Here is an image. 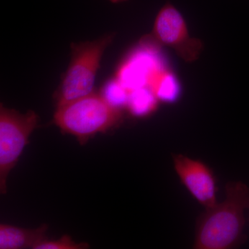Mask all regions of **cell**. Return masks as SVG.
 I'll list each match as a JSON object with an SVG mask.
<instances>
[{"instance_id":"obj_12","label":"cell","mask_w":249,"mask_h":249,"mask_svg":"<svg viewBox=\"0 0 249 249\" xmlns=\"http://www.w3.org/2000/svg\"><path fill=\"white\" fill-rule=\"evenodd\" d=\"M89 248L85 243H76L70 236L63 235L56 240H44L35 246L34 249H83Z\"/></svg>"},{"instance_id":"obj_13","label":"cell","mask_w":249,"mask_h":249,"mask_svg":"<svg viewBox=\"0 0 249 249\" xmlns=\"http://www.w3.org/2000/svg\"><path fill=\"white\" fill-rule=\"evenodd\" d=\"M108 1H110L111 3H114V4H116V3L123 2V1H128V0H108Z\"/></svg>"},{"instance_id":"obj_3","label":"cell","mask_w":249,"mask_h":249,"mask_svg":"<svg viewBox=\"0 0 249 249\" xmlns=\"http://www.w3.org/2000/svg\"><path fill=\"white\" fill-rule=\"evenodd\" d=\"M113 37V35H107L91 42L72 45L70 66L55 93L58 106L93 93L101 58Z\"/></svg>"},{"instance_id":"obj_2","label":"cell","mask_w":249,"mask_h":249,"mask_svg":"<svg viewBox=\"0 0 249 249\" xmlns=\"http://www.w3.org/2000/svg\"><path fill=\"white\" fill-rule=\"evenodd\" d=\"M121 117L120 109L111 107L101 94L93 92L58 106L53 121L83 144L95 134L119 124Z\"/></svg>"},{"instance_id":"obj_1","label":"cell","mask_w":249,"mask_h":249,"mask_svg":"<svg viewBox=\"0 0 249 249\" xmlns=\"http://www.w3.org/2000/svg\"><path fill=\"white\" fill-rule=\"evenodd\" d=\"M249 209V187L242 181L226 186V198L206 209L196 222L194 249H231L245 240V213Z\"/></svg>"},{"instance_id":"obj_10","label":"cell","mask_w":249,"mask_h":249,"mask_svg":"<svg viewBox=\"0 0 249 249\" xmlns=\"http://www.w3.org/2000/svg\"><path fill=\"white\" fill-rule=\"evenodd\" d=\"M159 102L152 90L143 87L129 91L126 107L134 117H145L157 109Z\"/></svg>"},{"instance_id":"obj_4","label":"cell","mask_w":249,"mask_h":249,"mask_svg":"<svg viewBox=\"0 0 249 249\" xmlns=\"http://www.w3.org/2000/svg\"><path fill=\"white\" fill-rule=\"evenodd\" d=\"M38 123L34 111L26 114L5 107L0 108V191L6 193V180L17 163L29 137Z\"/></svg>"},{"instance_id":"obj_7","label":"cell","mask_w":249,"mask_h":249,"mask_svg":"<svg viewBox=\"0 0 249 249\" xmlns=\"http://www.w3.org/2000/svg\"><path fill=\"white\" fill-rule=\"evenodd\" d=\"M174 166L181 182L205 209L217 204V181L213 171L199 160L173 155Z\"/></svg>"},{"instance_id":"obj_5","label":"cell","mask_w":249,"mask_h":249,"mask_svg":"<svg viewBox=\"0 0 249 249\" xmlns=\"http://www.w3.org/2000/svg\"><path fill=\"white\" fill-rule=\"evenodd\" d=\"M147 37L157 45L173 49L186 62L196 61L202 52V42L191 37L182 14L169 1L159 11Z\"/></svg>"},{"instance_id":"obj_9","label":"cell","mask_w":249,"mask_h":249,"mask_svg":"<svg viewBox=\"0 0 249 249\" xmlns=\"http://www.w3.org/2000/svg\"><path fill=\"white\" fill-rule=\"evenodd\" d=\"M149 88L160 102H176L181 96V86L176 76L166 70H161L152 80Z\"/></svg>"},{"instance_id":"obj_11","label":"cell","mask_w":249,"mask_h":249,"mask_svg":"<svg viewBox=\"0 0 249 249\" xmlns=\"http://www.w3.org/2000/svg\"><path fill=\"white\" fill-rule=\"evenodd\" d=\"M101 95L111 107L120 110L127 107L129 91L116 78L108 80L103 85Z\"/></svg>"},{"instance_id":"obj_6","label":"cell","mask_w":249,"mask_h":249,"mask_svg":"<svg viewBox=\"0 0 249 249\" xmlns=\"http://www.w3.org/2000/svg\"><path fill=\"white\" fill-rule=\"evenodd\" d=\"M156 45L157 44L145 37L138 48L129 54L119 67L116 78L129 92L149 87L154 78L163 70Z\"/></svg>"},{"instance_id":"obj_8","label":"cell","mask_w":249,"mask_h":249,"mask_svg":"<svg viewBox=\"0 0 249 249\" xmlns=\"http://www.w3.org/2000/svg\"><path fill=\"white\" fill-rule=\"evenodd\" d=\"M47 227L37 229H24L1 224L0 225V249H34L41 241L45 240Z\"/></svg>"}]
</instances>
